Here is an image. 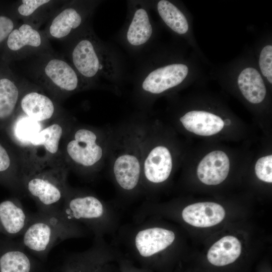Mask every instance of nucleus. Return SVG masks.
Wrapping results in <instances>:
<instances>
[{"instance_id": "f257e3e1", "label": "nucleus", "mask_w": 272, "mask_h": 272, "mask_svg": "<svg viewBox=\"0 0 272 272\" xmlns=\"http://www.w3.org/2000/svg\"><path fill=\"white\" fill-rule=\"evenodd\" d=\"M64 44L66 59L89 90L119 92L125 78L124 59L114 47L97 36L91 24Z\"/></svg>"}, {"instance_id": "f03ea898", "label": "nucleus", "mask_w": 272, "mask_h": 272, "mask_svg": "<svg viewBox=\"0 0 272 272\" xmlns=\"http://www.w3.org/2000/svg\"><path fill=\"white\" fill-rule=\"evenodd\" d=\"M149 122L140 114L110 128V173L117 188L126 197L142 194L143 147Z\"/></svg>"}, {"instance_id": "7ed1b4c3", "label": "nucleus", "mask_w": 272, "mask_h": 272, "mask_svg": "<svg viewBox=\"0 0 272 272\" xmlns=\"http://www.w3.org/2000/svg\"><path fill=\"white\" fill-rule=\"evenodd\" d=\"M110 127L75 123L66 133L61 145L62 159L78 174L92 177L107 162Z\"/></svg>"}, {"instance_id": "20e7f679", "label": "nucleus", "mask_w": 272, "mask_h": 272, "mask_svg": "<svg viewBox=\"0 0 272 272\" xmlns=\"http://www.w3.org/2000/svg\"><path fill=\"white\" fill-rule=\"evenodd\" d=\"M27 72L34 84L58 103L89 90L71 63L55 51L27 58Z\"/></svg>"}, {"instance_id": "39448f33", "label": "nucleus", "mask_w": 272, "mask_h": 272, "mask_svg": "<svg viewBox=\"0 0 272 272\" xmlns=\"http://www.w3.org/2000/svg\"><path fill=\"white\" fill-rule=\"evenodd\" d=\"M60 211L66 219L82 225L95 237L115 235L120 227L116 209L87 190L70 187Z\"/></svg>"}, {"instance_id": "423d86ee", "label": "nucleus", "mask_w": 272, "mask_h": 272, "mask_svg": "<svg viewBox=\"0 0 272 272\" xmlns=\"http://www.w3.org/2000/svg\"><path fill=\"white\" fill-rule=\"evenodd\" d=\"M89 232L82 225L66 219L60 210L38 211L31 214L30 222L21 240L25 248L43 259L60 242L86 236Z\"/></svg>"}, {"instance_id": "0eeeda50", "label": "nucleus", "mask_w": 272, "mask_h": 272, "mask_svg": "<svg viewBox=\"0 0 272 272\" xmlns=\"http://www.w3.org/2000/svg\"><path fill=\"white\" fill-rule=\"evenodd\" d=\"M188 72V66L180 62L156 65L145 52L138 57L133 78L134 100L143 111L147 110L155 97L179 86Z\"/></svg>"}, {"instance_id": "6e6552de", "label": "nucleus", "mask_w": 272, "mask_h": 272, "mask_svg": "<svg viewBox=\"0 0 272 272\" xmlns=\"http://www.w3.org/2000/svg\"><path fill=\"white\" fill-rule=\"evenodd\" d=\"M70 170L64 162L32 169L25 173L22 184L25 194L32 198L38 211H60L70 186Z\"/></svg>"}, {"instance_id": "1a4fd4ad", "label": "nucleus", "mask_w": 272, "mask_h": 272, "mask_svg": "<svg viewBox=\"0 0 272 272\" xmlns=\"http://www.w3.org/2000/svg\"><path fill=\"white\" fill-rule=\"evenodd\" d=\"M75 123V119L65 113L37 133L31 140L28 155L23 163V175L33 169L63 162L62 143Z\"/></svg>"}, {"instance_id": "9d476101", "label": "nucleus", "mask_w": 272, "mask_h": 272, "mask_svg": "<svg viewBox=\"0 0 272 272\" xmlns=\"http://www.w3.org/2000/svg\"><path fill=\"white\" fill-rule=\"evenodd\" d=\"M101 3L97 0L66 1L43 30L47 38L64 42L91 25L92 16Z\"/></svg>"}, {"instance_id": "9b49d317", "label": "nucleus", "mask_w": 272, "mask_h": 272, "mask_svg": "<svg viewBox=\"0 0 272 272\" xmlns=\"http://www.w3.org/2000/svg\"><path fill=\"white\" fill-rule=\"evenodd\" d=\"M150 6L149 1H128L126 20L117 34L119 43L138 57L149 49L154 34Z\"/></svg>"}, {"instance_id": "f8f14e48", "label": "nucleus", "mask_w": 272, "mask_h": 272, "mask_svg": "<svg viewBox=\"0 0 272 272\" xmlns=\"http://www.w3.org/2000/svg\"><path fill=\"white\" fill-rule=\"evenodd\" d=\"M173 167V158L169 148L159 143L153 126L148 124L145 139L141 177L142 194L147 197L156 185L166 181Z\"/></svg>"}, {"instance_id": "ddd939ff", "label": "nucleus", "mask_w": 272, "mask_h": 272, "mask_svg": "<svg viewBox=\"0 0 272 272\" xmlns=\"http://www.w3.org/2000/svg\"><path fill=\"white\" fill-rule=\"evenodd\" d=\"M1 50L0 59L9 64L54 51L43 30L22 22L10 34Z\"/></svg>"}, {"instance_id": "4468645a", "label": "nucleus", "mask_w": 272, "mask_h": 272, "mask_svg": "<svg viewBox=\"0 0 272 272\" xmlns=\"http://www.w3.org/2000/svg\"><path fill=\"white\" fill-rule=\"evenodd\" d=\"M17 111L46 124L66 113L42 88L25 79Z\"/></svg>"}, {"instance_id": "2eb2a0df", "label": "nucleus", "mask_w": 272, "mask_h": 272, "mask_svg": "<svg viewBox=\"0 0 272 272\" xmlns=\"http://www.w3.org/2000/svg\"><path fill=\"white\" fill-rule=\"evenodd\" d=\"M120 250L102 237H95L92 245L86 250L70 254L61 272H97L107 264L116 261Z\"/></svg>"}, {"instance_id": "dca6fc26", "label": "nucleus", "mask_w": 272, "mask_h": 272, "mask_svg": "<svg viewBox=\"0 0 272 272\" xmlns=\"http://www.w3.org/2000/svg\"><path fill=\"white\" fill-rule=\"evenodd\" d=\"M24 81L14 73L9 64L0 59V133L17 113Z\"/></svg>"}, {"instance_id": "f3484780", "label": "nucleus", "mask_w": 272, "mask_h": 272, "mask_svg": "<svg viewBox=\"0 0 272 272\" xmlns=\"http://www.w3.org/2000/svg\"><path fill=\"white\" fill-rule=\"evenodd\" d=\"M46 125L17 111L12 121L0 135L14 148L23 163L33 138Z\"/></svg>"}, {"instance_id": "a211bd4d", "label": "nucleus", "mask_w": 272, "mask_h": 272, "mask_svg": "<svg viewBox=\"0 0 272 272\" xmlns=\"http://www.w3.org/2000/svg\"><path fill=\"white\" fill-rule=\"evenodd\" d=\"M65 2V0H20L12 3L11 8L20 22L39 29Z\"/></svg>"}, {"instance_id": "6ab92c4d", "label": "nucleus", "mask_w": 272, "mask_h": 272, "mask_svg": "<svg viewBox=\"0 0 272 272\" xmlns=\"http://www.w3.org/2000/svg\"><path fill=\"white\" fill-rule=\"evenodd\" d=\"M23 171L20 156L0 135V184L17 195L24 194Z\"/></svg>"}, {"instance_id": "aec40b11", "label": "nucleus", "mask_w": 272, "mask_h": 272, "mask_svg": "<svg viewBox=\"0 0 272 272\" xmlns=\"http://www.w3.org/2000/svg\"><path fill=\"white\" fill-rule=\"evenodd\" d=\"M36 264L21 241L0 237V272H34Z\"/></svg>"}, {"instance_id": "412c9836", "label": "nucleus", "mask_w": 272, "mask_h": 272, "mask_svg": "<svg viewBox=\"0 0 272 272\" xmlns=\"http://www.w3.org/2000/svg\"><path fill=\"white\" fill-rule=\"evenodd\" d=\"M31 219L20 200L12 197L0 202V233L12 238L22 235Z\"/></svg>"}, {"instance_id": "4be33fe9", "label": "nucleus", "mask_w": 272, "mask_h": 272, "mask_svg": "<svg viewBox=\"0 0 272 272\" xmlns=\"http://www.w3.org/2000/svg\"><path fill=\"white\" fill-rule=\"evenodd\" d=\"M230 161L222 151H212L206 155L199 163L197 175L199 180L207 185H218L227 177Z\"/></svg>"}, {"instance_id": "5701e85b", "label": "nucleus", "mask_w": 272, "mask_h": 272, "mask_svg": "<svg viewBox=\"0 0 272 272\" xmlns=\"http://www.w3.org/2000/svg\"><path fill=\"white\" fill-rule=\"evenodd\" d=\"M225 211L219 204L213 202H201L184 208L181 216L186 223L200 228L216 225L224 218Z\"/></svg>"}, {"instance_id": "b1692460", "label": "nucleus", "mask_w": 272, "mask_h": 272, "mask_svg": "<svg viewBox=\"0 0 272 272\" xmlns=\"http://www.w3.org/2000/svg\"><path fill=\"white\" fill-rule=\"evenodd\" d=\"M179 121L187 131L202 136L217 134L225 124L219 116L204 111H188L179 118Z\"/></svg>"}, {"instance_id": "393cba45", "label": "nucleus", "mask_w": 272, "mask_h": 272, "mask_svg": "<svg viewBox=\"0 0 272 272\" xmlns=\"http://www.w3.org/2000/svg\"><path fill=\"white\" fill-rule=\"evenodd\" d=\"M241 252L239 240L232 236H225L214 244L208 252L209 261L216 266H224L234 262Z\"/></svg>"}, {"instance_id": "a878e982", "label": "nucleus", "mask_w": 272, "mask_h": 272, "mask_svg": "<svg viewBox=\"0 0 272 272\" xmlns=\"http://www.w3.org/2000/svg\"><path fill=\"white\" fill-rule=\"evenodd\" d=\"M239 88L245 98L249 102L258 104L266 95V88L259 73L254 68L247 67L238 77Z\"/></svg>"}, {"instance_id": "bb28decb", "label": "nucleus", "mask_w": 272, "mask_h": 272, "mask_svg": "<svg viewBox=\"0 0 272 272\" xmlns=\"http://www.w3.org/2000/svg\"><path fill=\"white\" fill-rule=\"evenodd\" d=\"M156 10L164 23L178 34H184L188 30V21L181 10L173 3L161 0L156 4Z\"/></svg>"}, {"instance_id": "cd10ccee", "label": "nucleus", "mask_w": 272, "mask_h": 272, "mask_svg": "<svg viewBox=\"0 0 272 272\" xmlns=\"http://www.w3.org/2000/svg\"><path fill=\"white\" fill-rule=\"evenodd\" d=\"M20 22L12 11L11 4H0V50L10 34Z\"/></svg>"}, {"instance_id": "c85d7f7f", "label": "nucleus", "mask_w": 272, "mask_h": 272, "mask_svg": "<svg viewBox=\"0 0 272 272\" xmlns=\"http://www.w3.org/2000/svg\"><path fill=\"white\" fill-rule=\"evenodd\" d=\"M255 172L257 178L263 181L272 182V156L260 158L255 165Z\"/></svg>"}, {"instance_id": "c756f323", "label": "nucleus", "mask_w": 272, "mask_h": 272, "mask_svg": "<svg viewBox=\"0 0 272 272\" xmlns=\"http://www.w3.org/2000/svg\"><path fill=\"white\" fill-rule=\"evenodd\" d=\"M259 67L262 75L272 83V46L268 45L261 51L259 59Z\"/></svg>"}, {"instance_id": "7c9ffc66", "label": "nucleus", "mask_w": 272, "mask_h": 272, "mask_svg": "<svg viewBox=\"0 0 272 272\" xmlns=\"http://www.w3.org/2000/svg\"><path fill=\"white\" fill-rule=\"evenodd\" d=\"M116 262L119 272H153L148 268L137 265L121 251Z\"/></svg>"}, {"instance_id": "2f4dec72", "label": "nucleus", "mask_w": 272, "mask_h": 272, "mask_svg": "<svg viewBox=\"0 0 272 272\" xmlns=\"http://www.w3.org/2000/svg\"><path fill=\"white\" fill-rule=\"evenodd\" d=\"M97 272H119L116 261L109 263L101 267Z\"/></svg>"}, {"instance_id": "473e14b6", "label": "nucleus", "mask_w": 272, "mask_h": 272, "mask_svg": "<svg viewBox=\"0 0 272 272\" xmlns=\"http://www.w3.org/2000/svg\"><path fill=\"white\" fill-rule=\"evenodd\" d=\"M230 123V120H228V119H227V120H226V124L228 125V124H229Z\"/></svg>"}]
</instances>
